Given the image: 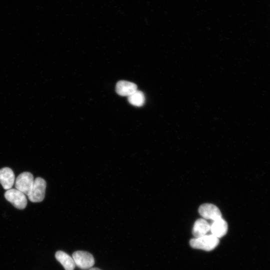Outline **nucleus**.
I'll return each mask as SVG.
<instances>
[{
  "instance_id": "nucleus-4",
  "label": "nucleus",
  "mask_w": 270,
  "mask_h": 270,
  "mask_svg": "<svg viewBox=\"0 0 270 270\" xmlns=\"http://www.w3.org/2000/svg\"><path fill=\"white\" fill-rule=\"evenodd\" d=\"M34 180L30 172H24L19 174L16 178V188L28 196L32 188Z\"/></svg>"
},
{
  "instance_id": "nucleus-6",
  "label": "nucleus",
  "mask_w": 270,
  "mask_h": 270,
  "mask_svg": "<svg viewBox=\"0 0 270 270\" xmlns=\"http://www.w3.org/2000/svg\"><path fill=\"white\" fill-rule=\"evenodd\" d=\"M198 212L204 219L212 221L222 218V214L219 208L212 204H204L200 206Z\"/></svg>"
},
{
  "instance_id": "nucleus-12",
  "label": "nucleus",
  "mask_w": 270,
  "mask_h": 270,
  "mask_svg": "<svg viewBox=\"0 0 270 270\" xmlns=\"http://www.w3.org/2000/svg\"><path fill=\"white\" fill-rule=\"evenodd\" d=\"M128 100L129 103L133 106H141L144 104L145 97L142 92L137 90L128 96Z\"/></svg>"
},
{
  "instance_id": "nucleus-13",
  "label": "nucleus",
  "mask_w": 270,
  "mask_h": 270,
  "mask_svg": "<svg viewBox=\"0 0 270 270\" xmlns=\"http://www.w3.org/2000/svg\"><path fill=\"white\" fill-rule=\"evenodd\" d=\"M90 270H101L98 268H90Z\"/></svg>"
},
{
  "instance_id": "nucleus-3",
  "label": "nucleus",
  "mask_w": 270,
  "mask_h": 270,
  "mask_svg": "<svg viewBox=\"0 0 270 270\" xmlns=\"http://www.w3.org/2000/svg\"><path fill=\"white\" fill-rule=\"evenodd\" d=\"M6 199L18 209H24L27 204V200L23 192L15 188L7 190L4 193Z\"/></svg>"
},
{
  "instance_id": "nucleus-2",
  "label": "nucleus",
  "mask_w": 270,
  "mask_h": 270,
  "mask_svg": "<svg viewBox=\"0 0 270 270\" xmlns=\"http://www.w3.org/2000/svg\"><path fill=\"white\" fill-rule=\"evenodd\" d=\"M46 186V182L42 178H36L28 195L29 200L33 202H42L44 198Z\"/></svg>"
},
{
  "instance_id": "nucleus-5",
  "label": "nucleus",
  "mask_w": 270,
  "mask_h": 270,
  "mask_svg": "<svg viewBox=\"0 0 270 270\" xmlns=\"http://www.w3.org/2000/svg\"><path fill=\"white\" fill-rule=\"evenodd\" d=\"M72 258L76 266L82 269H88L92 268L94 264L92 255L88 252L82 250L74 252Z\"/></svg>"
},
{
  "instance_id": "nucleus-11",
  "label": "nucleus",
  "mask_w": 270,
  "mask_h": 270,
  "mask_svg": "<svg viewBox=\"0 0 270 270\" xmlns=\"http://www.w3.org/2000/svg\"><path fill=\"white\" fill-rule=\"evenodd\" d=\"M56 260L62 264L66 270H74L76 266L72 258L62 251H58L55 254Z\"/></svg>"
},
{
  "instance_id": "nucleus-1",
  "label": "nucleus",
  "mask_w": 270,
  "mask_h": 270,
  "mask_svg": "<svg viewBox=\"0 0 270 270\" xmlns=\"http://www.w3.org/2000/svg\"><path fill=\"white\" fill-rule=\"evenodd\" d=\"M219 242V238L210 234L198 238H192L190 241V244L194 248L210 251L215 248Z\"/></svg>"
},
{
  "instance_id": "nucleus-7",
  "label": "nucleus",
  "mask_w": 270,
  "mask_h": 270,
  "mask_svg": "<svg viewBox=\"0 0 270 270\" xmlns=\"http://www.w3.org/2000/svg\"><path fill=\"white\" fill-rule=\"evenodd\" d=\"M15 180L12 170L8 167L0 169V183L4 190L12 188Z\"/></svg>"
},
{
  "instance_id": "nucleus-8",
  "label": "nucleus",
  "mask_w": 270,
  "mask_h": 270,
  "mask_svg": "<svg viewBox=\"0 0 270 270\" xmlns=\"http://www.w3.org/2000/svg\"><path fill=\"white\" fill-rule=\"evenodd\" d=\"M137 90V86L126 80L118 81L116 84V91L121 96H130Z\"/></svg>"
},
{
  "instance_id": "nucleus-9",
  "label": "nucleus",
  "mask_w": 270,
  "mask_h": 270,
  "mask_svg": "<svg viewBox=\"0 0 270 270\" xmlns=\"http://www.w3.org/2000/svg\"><path fill=\"white\" fill-rule=\"evenodd\" d=\"M210 226L212 234L218 238L225 236L228 232V224L222 218L213 220Z\"/></svg>"
},
{
  "instance_id": "nucleus-10",
  "label": "nucleus",
  "mask_w": 270,
  "mask_h": 270,
  "mask_svg": "<svg viewBox=\"0 0 270 270\" xmlns=\"http://www.w3.org/2000/svg\"><path fill=\"white\" fill-rule=\"evenodd\" d=\"M210 229V226L204 218H198L194 223L192 234L195 238L206 235Z\"/></svg>"
}]
</instances>
